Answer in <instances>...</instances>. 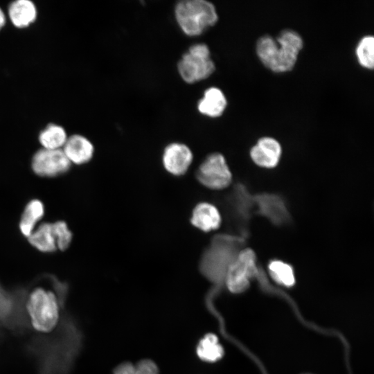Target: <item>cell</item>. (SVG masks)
Instances as JSON below:
<instances>
[{"mask_svg": "<svg viewBox=\"0 0 374 374\" xmlns=\"http://www.w3.org/2000/svg\"><path fill=\"white\" fill-rule=\"evenodd\" d=\"M81 334L69 318H62L52 335L35 337L28 350L37 358L39 374H69L81 346Z\"/></svg>", "mask_w": 374, "mask_h": 374, "instance_id": "obj_1", "label": "cell"}, {"mask_svg": "<svg viewBox=\"0 0 374 374\" xmlns=\"http://www.w3.org/2000/svg\"><path fill=\"white\" fill-rule=\"evenodd\" d=\"M303 46L301 35L293 30L286 29L276 38L267 35L260 37L256 51L267 68L275 73H284L294 68Z\"/></svg>", "mask_w": 374, "mask_h": 374, "instance_id": "obj_2", "label": "cell"}, {"mask_svg": "<svg viewBox=\"0 0 374 374\" xmlns=\"http://www.w3.org/2000/svg\"><path fill=\"white\" fill-rule=\"evenodd\" d=\"M175 20L188 36L202 35L218 20L215 6L206 0H183L175 6Z\"/></svg>", "mask_w": 374, "mask_h": 374, "instance_id": "obj_3", "label": "cell"}, {"mask_svg": "<svg viewBox=\"0 0 374 374\" xmlns=\"http://www.w3.org/2000/svg\"><path fill=\"white\" fill-rule=\"evenodd\" d=\"M60 303L53 291L36 287L28 294L26 310L32 326L39 332H49L59 323Z\"/></svg>", "mask_w": 374, "mask_h": 374, "instance_id": "obj_4", "label": "cell"}, {"mask_svg": "<svg viewBox=\"0 0 374 374\" xmlns=\"http://www.w3.org/2000/svg\"><path fill=\"white\" fill-rule=\"evenodd\" d=\"M215 65L211 57L208 46L204 43L195 44L183 54L177 63L181 79L193 84L204 80L214 72Z\"/></svg>", "mask_w": 374, "mask_h": 374, "instance_id": "obj_5", "label": "cell"}, {"mask_svg": "<svg viewBox=\"0 0 374 374\" xmlns=\"http://www.w3.org/2000/svg\"><path fill=\"white\" fill-rule=\"evenodd\" d=\"M257 273L256 254L252 249L242 250L228 265L224 281L232 293L244 292L249 286L250 279Z\"/></svg>", "mask_w": 374, "mask_h": 374, "instance_id": "obj_6", "label": "cell"}, {"mask_svg": "<svg viewBox=\"0 0 374 374\" xmlns=\"http://www.w3.org/2000/svg\"><path fill=\"white\" fill-rule=\"evenodd\" d=\"M196 178L207 188L221 190L231 184L232 175L224 157L214 152L208 154L200 163L196 171Z\"/></svg>", "mask_w": 374, "mask_h": 374, "instance_id": "obj_7", "label": "cell"}, {"mask_svg": "<svg viewBox=\"0 0 374 374\" xmlns=\"http://www.w3.org/2000/svg\"><path fill=\"white\" fill-rule=\"evenodd\" d=\"M62 150L40 148L31 158L32 171L38 177H57L66 173L71 167Z\"/></svg>", "mask_w": 374, "mask_h": 374, "instance_id": "obj_8", "label": "cell"}, {"mask_svg": "<svg viewBox=\"0 0 374 374\" xmlns=\"http://www.w3.org/2000/svg\"><path fill=\"white\" fill-rule=\"evenodd\" d=\"M193 159L190 148L184 143L174 142L168 144L163 150L162 162L164 168L175 176L184 175Z\"/></svg>", "mask_w": 374, "mask_h": 374, "instance_id": "obj_9", "label": "cell"}, {"mask_svg": "<svg viewBox=\"0 0 374 374\" xmlns=\"http://www.w3.org/2000/svg\"><path fill=\"white\" fill-rule=\"evenodd\" d=\"M281 146L279 142L271 137H262L250 150L252 161L264 168L275 167L280 158Z\"/></svg>", "mask_w": 374, "mask_h": 374, "instance_id": "obj_10", "label": "cell"}, {"mask_svg": "<svg viewBox=\"0 0 374 374\" xmlns=\"http://www.w3.org/2000/svg\"><path fill=\"white\" fill-rule=\"evenodd\" d=\"M62 150L71 164L78 166L90 161L94 153L91 141L78 134L69 136Z\"/></svg>", "mask_w": 374, "mask_h": 374, "instance_id": "obj_11", "label": "cell"}, {"mask_svg": "<svg viewBox=\"0 0 374 374\" xmlns=\"http://www.w3.org/2000/svg\"><path fill=\"white\" fill-rule=\"evenodd\" d=\"M221 215L215 206L208 202H200L193 209L190 222L204 232L217 229L221 224Z\"/></svg>", "mask_w": 374, "mask_h": 374, "instance_id": "obj_12", "label": "cell"}, {"mask_svg": "<svg viewBox=\"0 0 374 374\" xmlns=\"http://www.w3.org/2000/svg\"><path fill=\"white\" fill-rule=\"evenodd\" d=\"M226 106L227 100L223 91L218 87H211L204 91L197 107L202 115L216 118L222 115Z\"/></svg>", "mask_w": 374, "mask_h": 374, "instance_id": "obj_13", "label": "cell"}, {"mask_svg": "<svg viewBox=\"0 0 374 374\" xmlns=\"http://www.w3.org/2000/svg\"><path fill=\"white\" fill-rule=\"evenodd\" d=\"M8 16L15 27L27 28L33 24L37 17V6L30 0H16L9 5Z\"/></svg>", "mask_w": 374, "mask_h": 374, "instance_id": "obj_14", "label": "cell"}, {"mask_svg": "<svg viewBox=\"0 0 374 374\" xmlns=\"http://www.w3.org/2000/svg\"><path fill=\"white\" fill-rule=\"evenodd\" d=\"M45 214L43 202L35 198L25 205L19 222V229L26 238L29 237L35 228L42 222Z\"/></svg>", "mask_w": 374, "mask_h": 374, "instance_id": "obj_15", "label": "cell"}, {"mask_svg": "<svg viewBox=\"0 0 374 374\" xmlns=\"http://www.w3.org/2000/svg\"><path fill=\"white\" fill-rule=\"evenodd\" d=\"M26 239L41 253H51L57 251L52 222H42Z\"/></svg>", "mask_w": 374, "mask_h": 374, "instance_id": "obj_16", "label": "cell"}, {"mask_svg": "<svg viewBox=\"0 0 374 374\" xmlns=\"http://www.w3.org/2000/svg\"><path fill=\"white\" fill-rule=\"evenodd\" d=\"M68 137L69 136L62 126L51 123L39 132L38 141L42 148L62 150Z\"/></svg>", "mask_w": 374, "mask_h": 374, "instance_id": "obj_17", "label": "cell"}, {"mask_svg": "<svg viewBox=\"0 0 374 374\" xmlns=\"http://www.w3.org/2000/svg\"><path fill=\"white\" fill-rule=\"evenodd\" d=\"M196 352L198 357L206 362H215L224 355V348L213 333H208L200 339Z\"/></svg>", "mask_w": 374, "mask_h": 374, "instance_id": "obj_18", "label": "cell"}, {"mask_svg": "<svg viewBox=\"0 0 374 374\" xmlns=\"http://www.w3.org/2000/svg\"><path fill=\"white\" fill-rule=\"evenodd\" d=\"M355 54L359 64L367 69L374 66V37L372 35L364 36L359 41Z\"/></svg>", "mask_w": 374, "mask_h": 374, "instance_id": "obj_19", "label": "cell"}, {"mask_svg": "<svg viewBox=\"0 0 374 374\" xmlns=\"http://www.w3.org/2000/svg\"><path fill=\"white\" fill-rule=\"evenodd\" d=\"M269 271L272 278L280 285L291 287L295 283L292 267L283 261H271L269 265Z\"/></svg>", "mask_w": 374, "mask_h": 374, "instance_id": "obj_20", "label": "cell"}, {"mask_svg": "<svg viewBox=\"0 0 374 374\" xmlns=\"http://www.w3.org/2000/svg\"><path fill=\"white\" fill-rule=\"evenodd\" d=\"M17 301V290L9 292L0 283V324H4L11 317Z\"/></svg>", "mask_w": 374, "mask_h": 374, "instance_id": "obj_21", "label": "cell"}, {"mask_svg": "<svg viewBox=\"0 0 374 374\" xmlns=\"http://www.w3.org/2000/svg\"><path fill=\"white\" fill-rule=\"evenodd\" d=\"M52 223L57 250L64 251L71 244L73 233L64 220H59Z\"/></svg>", "mask_w": 374, "mask_h": 374, "instance_id": "obj_22", "label": "cell"}, {"mask_svg": "<svg viewBox=\"0 0 374 374\" xmlns=\"http://www.w3.org/2000/svg\"><path fill=\"white\" fill-rule=\"evenodd\" d=\"M135 374H159V369L153 361L143 359L135 364Z\"/></svg>", "mask_w": 374, "mask_h": 374, "instance_id": "obj_23", "label": "cell"}, {"mask_svg": "<svg viewBox=\"0 0 374 374\" xmlns=\"http://www.w3.org/2000/svg\"><path fill=\"white\" fill-rule=\"evenodd\" d=\"M6 23V15L3 10L0 8V30L4 27Z\"/></svg>", "mask_w": 374, "mask_h": 374, "instance_id": "obj_24", "label": "cell"}]
</instances>
